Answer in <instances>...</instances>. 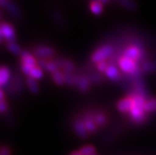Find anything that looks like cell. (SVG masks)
<instances>
[{"mask_svg":"<svg viewBox=\"0 0 156 155\" xmlns=\"http://www.w3.org/2000/svg\"><path fill=\"white\" fill-rule=\"evenodd\" d=\"M95 151H96L95 147L91 145L85 146L79 150L81 155H92L95 153Z\"/></svg>","mask_w":156,"mask_h":155,"instance_id":"obj_22","label":"cell"},{"mask_svg":"<svg viewBox=\"0 0 156 155\" xmlns=\"http://www.w3.org/2000/svg\"><path fill=\"white\" fill-rule=\"evenodd\" d=\"M10 70L6 67H0V83L2 85H6L10 79Z\"/></svg>","mask_w":156,"mask_h":155,"instance_id":"obj_17","label":"cell"},{"mask_svg":"<svg viewBox=\"0 0 156 155\" xmlns=\"http://www.w3.org/2000/svg\"><path fill=\"white\" fill-rule=\"evenodd\" d=\"M70 155H81V154H80V153H79V151H75V152H72Z\"/></svg>","mask_w":156,"mask_h":155,"instance_id":"obj_33","label":"cell"},{"mask_svg":"<svg viewBox=\"0 0 156 155\" xmlns=\"http://www.w3.org/2000/svg\"><path fill=\"white\" fill-rule=\"evenodd\" d=\"M21 60H22V64L27 65L32 67H37V61L36 60L34 56L31 55L30 52L26 51H24L21 55Z\"/></svg>","mask_w":156,"mask_h":155,"instance_id":"obj_12","label":"cell"},{"mask_svg":"<svg viewBox=\"0 0 156 155\" xmlns=\"http://www.w3.org/2000/svg\"><path fill=\"white\" fill-rule=\"evenodd\" d=\"M64 79H65V84L68 86H74V75L73 73L63 72Z\"/></svg>","mask_w":156,"mask_h":155,"instance_id":"obj_26","label":"cell"},{"mask_svg":"<svg viewBox=\"0 0 156 155\" xmlns=\"http://www.w3.org/2000/svg\"><path fill=\"white\" fill-rule=\"evenodd\" d=\"M34 68V67H30V66H27V65H25V64L21 65V70H22V72H23L25 75H27L28 77L30 76V73H31L32 70H33Z\"/></svg>","mask_w":156,"mask_h":155,"instance_id":"obj_28","label":"cell"},{"mask_svg":"<svg viewBox=\"0 0 156 155\" xmlns=\"http://www.w3.org/2000/svg\"><path fill=\"white\" fill-rule=\"evenodd\" d=\"M138 66L139 65L136 61L125 58V57L121 58V60L119 61L118 64V67H120L123 74H129V73L133 72Z\"/></svg>","mask_w":156,"mask_h":155,"instance_id":"obj_5","label":"cell"},{"mask_svg":"<svg viewBox=\"0 0 156 155\" xmlns=\"http://www.w3.org/2000/svg\"><path fill=\"white\" fill-rule=\"evenodd\" d=\"M2 86V84H1V83H0V86Z\"/></svg>","mask_w":156,"mask_h":155,"instance_id":"obj_37","label":"cell"},{"mask_svg":"<svg viewBox=\"0 0 156 155\" xmlns=\"http://www.w3.org/2000/svg\"><path fill=\"white\" fill-rule=\"evenodd\" d=\"M51 79L54 83L57 86H63L65 84V79H64V74L62 71L58 70L51 74Z\"/></svg>","mask_w":156,"mask_h":155,"instance_id":"obj_15","label":"cell"},{"mask_svg":"<svg viewBox=\"0 0 156 155\" xmlns=\"http://www.w3.org/2000/svg\"><path fill=\"white\" fill-rule=\"evenodd\" d=\"M0 155H10V150L7 148H3L0 151Z\"/></svg>","mask_w":156,"mask_h":155,"instance_id":"obj_30","label":"cell"},{"mask_svg":"<svg viewBox=\"0 0 156 155\" xmlns=\"http://www.w3.org/2000/svg\"><path fill=\"white\" fill-rule=\"evenodd\" d=\"M73 130L75 134L81 138L83 139H85L89 137L90 134L86 128L84 121L82 119L76 118V120L73 121Z\"/></svg>","mask_w":156,"mask_h":155,"instance_id":"obj_7","label":"cell"},{"mask_svg":"<svg viewBox=\"0 0 156 155\" xmlns=\"http://www.w3.org/2000/svg\"><path fill=\"white\" fill-rule=\"evenodd\" d=\"M91 86H92V84L88 80V79H87V77L84 76V75H83L81 79H80V80H79L76 88L78 89V90H79V93H83V94H86L88 92H90V90H91Z\"/></svg>","mask_w":156,"mask_h":155,"instance_id":"obj_11","label":"cell"},{"mask_svg":"<svg viewBox=\"0 0 156 155\" xmlns=\"http://www.w3.org/2000/svg\"><path fill=\"white\" fill-rule=\"evenodd\" d=\"M118 3L121 5L122 7L130 11H135L138 9V4L134 1H128V0H122L119 1Z\"/></svg>","mask_w":156,"mask_h":155,"instance_id":"obj_18","label":"cell"},{"mask_svg":"<svg viewBox=\"0 0 156 155\" xmlns=\"http://www.w3.org/2000/svg\"><path fill=\"white\" fill-rule=\"evenodd\" d=\"M59 68H58L57 65L55 63V61L53 59H49L48 61L47 67H46V71H48L49 73H51V75L52 73H54L55 71H58Z\"/></svg>","mask_w":156,"mask_h":155,"instance_id":"obj_25","label":"cell"},{"mask_svg":"<svg viewBox=\"0 0 156 155\" xmlns=\"http://www.w3.org/2000/svg\"><path fill=\"white\" fill-rule=\"evenodd\" d=\"M6 8L15 17H18V16L20 15V10L18 9V7L16 6L15 4L11 2H9L7 4V6H6Z\"/></svg>","mask_w":156,"mask_h":155,"instance_id":"obj_24","label":"cell"},{"mask_svg":"<svg viewBox=\"0 0 156 155\" xmlns=\"http://www.w3.org/2000/svg\"><path fill=\"white\" fill-rule=\"evenodd\" d=\"M26 83H27L28 88L32 93L37 94L39 93V86H38V83H37L35 79L31 78V77H28L27 79H26Z\"/></svg>","mask_w":156,"mask_h":155,"instance_id":"obj_16","label":"cell"},{"mask_svg":"<svg viewBox=\"0 0 156 155\" xmlns=\"http://www.w3.org/2000/svg\"><path fill=\"white\" fill-rule=\"evenodd\" d=\"M53 60L57 65L59 70L63 71V72L73 73L75 71V63L70 59L65 58H55Z\"/></svg>","mask_w":156,"mask_h":155,"instance_id":"obj_6","label":"cell"},{"mask_svg":"<svg viewBox=\"0 0 156 155\" xmlns=\"http://www.w3.org/2000/svg\"><path fill=\"white\" fill-rule=\"evenodd\" d=\"M83 75L87 77L88 80L90 82L92 85H100L105 81V78L103 74H101L96 70H81Z\"/></svg>","mask_w":156,"mask_h":155,"instance_id":"obj_4","label":"cell"},{"mask_svg":"<svg viewBox=\"0 0 156 155\" xmlns=\"http://www.w3.org/2000/svg\"><path fill=\"white\" fill-rule=\"evenodd\" d=\"M90 8L93 14L99 15L103 11V4L101 3V1H94L90 4Z\"/></svg>","mask_w":156,"mask_h":155,"instance_id":"obj_19","label":"cell"},{"mask_svg":"<svg viewBox=\"0 0 156 155\" xmlns=\"http://www.w3.org/2000/svg\"><path fill=\"white\" fill-rule=\"evenodd\" d=\"M0 18H1V12H0Z\"/></svg>","mask_w":156,"mask_h":155,"instance_id":"obj_36","label":"cell"},{"mask_svg":"<svg viewBox=\"0 0 156 155\" xmlns=\"http://www.w3.org/2000/svg\"><path fill=\"white\" fill-rule=\"evenodd\" d=\"M7 48L10 52L14 54V55H22V53L23 52L22 49H21L20 46L14 43V42H11V43L8 44Z\"/></svg>","mask_w":156,"mask_h":155,"instance_id":"obj_21","label":"cell"},{"mask_svg":"<svg viewBox=\"0 0 156 155\" xmlns=\"http://www.w3.org/2000/svg\"><path fill=\"white\" fill-rule=\"evenodd\" d=\"M92 155H98V154L96 153H94V154H92Z\"/></svg>","mask_w":156,"mask_h":155,"instance_id":"obj_35","label":"cell"},{"mask_svg":"<svg viewBox=\"0 0 156 155\" xmlns=\"http://www.w3.org/2000/svg\"><path fill=\"white\" fill-rule=\"evenodd\" d=\"M2 35L0 34V42H1V41H2Z\"/></svg>","mask_w":156,"mask_h":155,"instance_id":"obj_34","label":"cell"},{"mask_svg":"<svg viewBox=\"0 0 156 155\" xmlns=\"http://www.w3.org/2000/svg\"><path fill=\"white\" fill-rule=\"evenodd\" d=\"M113 51L114 48L110 44H101L91 55V62L96 65L103 61L107 60L112 55Z\"/></svg>","mask_w":156,"mask_h":155,"instance_id":"obj_1","label":"cell"},{"mask_svg":"<svg viewBox=\"0 0 156 155\" xmlns=\"http://www.w3.org/2000/svg\"><path fill=\"white\" fill-rule=\"evenodd\" d=\"M133 107V100L130 97L127 96L125 98L121 99L117 102V108L118 109L119 112H122V113L128 114L130 112Z\"/></svg>","mask_w":156,"mask_h":155,"instance_id":"obj_9","label":"cell"},{"mask_svg":"<svg viewBox=\"0 0 156 155\" xmlns=\"http://www.w3.org/2000/svg\"><path fill=\"white\" fill-rule=\"evenodd\" d=\"M105 75L113 83H119L122 78V75L120 73L117 67H113V66H109L105 71Z\"/></svg>","mask_w":156,"mask_h":155,"instance_id":"obj_10","label":"cell"},{"mask_svg":"<svg viewBox=\"0 0 156 155\" xmlns=\"http://www.w3.org/2000/svg\"><path fill=\"white\" fill-rule=\"evenodd\" d=\"M43 71H42L41 69L38 67H35L33 70H32L31 73H30V75L29 77H31V78L34 79L35 80H37V79H41L42 77H43Z\"/></svg>","mask_w":156,"mask_h":155,"instance_id":"obj_23","label":"cell"},{"mask_svg":"<svg viewBox=\"0 0 156 155\" xmlns=\"http://www.w3.org/2000/svg\"><path fill=\"white\" fill-rule=\"evenodd\" d=\"M34 54L39 59H53L55 52L52 48L41 45L34 48Z\"/></svg>","mask_w":156,"mask_h":155,"instance_id":"obj_3","label":"cell"},{"mask_svg":"<svg viewBox=\"0 0 156 155\" xmlns=\"http://www.w3.org/2000/svg\"><path fill=\"white\" fill-rule=\"evenodd\" d=\"M8 2H9V1H6V0H0V6L6 7L7 6Z\"/></svg>","mask_w":156,"mask_h":155,"instance_id":"obj_31","label":"cell"},{"mask_svg":"<svg viewBox=\"0 0 156 155\" xmlns=\"http://www.w3.org/2000/svg\"><path fill=\"white\" fill-rule=\"evenodd\" d=\"M94 121L98 128L106 127L109 122V118L106 114L102 111H97L94 116Z\"/></svg>","mask_w":156,"mask_h":155,"instance_id":"obj_13","label":"cell"},{"mask_svg":"<svg viewBox=\"0 0 156 155\" xmlns=\"http://www.w3.org/2000/svg\"><path fill=\"white\" fill-rule=\"evenodd\" d=\"M51 14H52V18H53L55 25L61 29H65L67 26V22H66V20L63 15L61 14V12H59L58 10H54Z\"/></svg>","mask_w":156,"mask_h":155,"instance_id":"obj_14","label":"cell"},{"mask_svg":"<svg viewBox=\"0 0 156 155\" xmlns=\"http://www.w3.org/2000/svg\"><path fill=\"white\" fill-rule=\"evenodd\" d=\"M95 66H96V69H97L98 71L101 73V74H103V75H105L107 68L109 67V65L106 63V61L101 62V63H98V64H96Z\"/></svg>","mask_w":156,"mask_h":155,"instance_id":"obj_27","label":"cell"},{"mask_svg":"<svg viewBox=\"0 0 156 155\" xmlns=\"http://www.w3.org/2000/svg\"><path fill=\"white\" fill-rule=\"evenodd\" d=\"M144 110L146 112H152L156 111V99H149L147 100L144 105Z\"/></svg>","mask_w":156,"mask_h":155,"instance_id":"obj_20","label":"cell"},{"mask_svg":"<svg viewBox=\"0 0 156 155\" xmlns=\"http://www.w3.org/2000/svg\"><path fill=\"white\" fill-rule=\"evenodd\" d=\"M4 98V93L2 90H0V101L1 100H3Z\"/></svg>","mask_w":156,"mask_h":155,"instance_id":"obj_32","label":"cell"},{"mask_svg":"<svg viewBox=\"0 0 156 155\" xmlns=\"http://www.w3.org/2000/svg\"><path fill=\"white\" fill-rule=\"evenodd\" d=\"M125 127V126L124 124H118L117 125L113 126V128H111L110 131L109 132H107L105 135H104V136L102 137V139H101L102 143L104 145H109V144H110L113 140H115L118 137L120 134L124 132Z\"/></svg>","mask_w":156,"mask_h":155,"instance_id":"obj_2","label":"cell"},{"mask_svg":"<svg viewBox=\"0 0 156 155\" xmlns=\"http://www.w3.org/2000/svg\"><path fill=\"white\" fill-rule=\"evenodd\" d=\"M7 109V104L4 100H1L0 101V112H6Z\"/></svg>","mask_w":156,"mask_h":155,"instance_id":"obj_29","label":"cell"},{"mask_svg":"<svg viewBox=\"0 0 156 155\" xmlns=\"http://www.w3.org/2000/svg\"><path fill=\"white\" fill-rule=\"evenodd\" d=\"M0 34L2 38L6 39L9 43L14 42L15 41V33L14 27L7 23H2L0 25Z\"/></svg>","mask_w":156,"mask_h":155,"instance_id":"obj_8","label":"cell"}]
</instances>
